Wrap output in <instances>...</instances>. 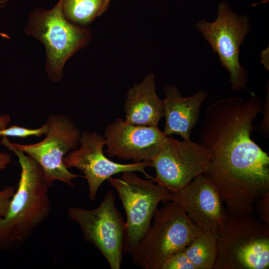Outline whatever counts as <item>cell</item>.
<instances>
[{
  "label": "cell",
  "instance_id": "6da1fadb",
  "mask_svg": "<svg viewBox=\"0 0 269 269\" xmlns=\"http://www.w3.org/2000/svg\"><path fill=\"white\" fill-rule=\"evenodd\" d=\"M263 99L255 94L217 100L206 109L199 143L212 155L204 174L213 183H242L269 176V156L251 138L262 112Z\"/></svg>",
  "mask_w": 269,
  "mask_h": 269
},
{
  "label": "cell",
  "instance_id": "7a4b0ae2",
  "mask_svg": "<svg viewBox=\"0 0 269 269\" xmlns=\"http://www.w3.org/2000/svg\"><path fill=\"white\" fill-rule=\"evenodd\" d=\"M1 143L17 156L21 168L18 186L8 211L0 216V249L18 248L49 216L51 204L49 187L39 164L30 156L14 148L3 137Z\"/></svg>",
  "mask_w": 269,
  "mask_h": 269
},
{
  "label": "cell",
  "instance_id": "3957f363",
  "mask_svg": "<svg viewBox=\"0 0 269 269\" xmlns=\"http://www.w3.org/2000/svg\"><path fill=\"white\" fill-rule=\"evenodd\" d=\"M62 0H59L50 9L37 7L29 14L24 27L25 33L44 45L45 71L53 81L63 78L66 62L79 50L84 48L91 38V30L69 21L62 10Z\"/></svg>",
  "mask_w": 269,
  "mask_h": 269
},
{
  "label": "cell",
  "instance_id": "277c9868",
  "mask_svg": "<svg viewBox=\"0 0 269 269\" xmlns=\"http://www.w3.org/2000/svg\"><path fill=\"white\" fill-rule=\"evenodd\" d=\"M217 236L213 269L269 268V226L253 215L229 213Z\"/></svg>",
  "mask_w": 269,
  "mask_h": 269
},
{
  "label": "cell",
  "instance_id": "5b68a950",
  "mask_svg": "<svg viewBox=\"0 0 269 269\" xmlns=\"http://www.w3.org/2000/svg\"><path fill=\"white\" fill-rule=\"evenodd\" d=\"M152 220L131 254L134 264L144 269H160L168 257L184 250L203 232L172 201L157 208Z\"/></svg>",
  "mask_w": 269,
  "mask_h": 269
},
{
  "label": "cell",
  "instance_id": "8992f818",
  "mask_svg": "<svg viewBox=\"0 0 269 269\" xmlns=\"http://www.w3.org/2000/svg\"><path fill=\"white\" fill-rule=\"evenodd\" d=\"M251 27L249 17L236 13L227 1L219 2L217 17L213 21L203 18L195 28L217 54L221 66L229 73L232 91L247 89L248 74L240 61V48Z\"/></svg>",
  "mask_w": 269,
  "mask_h": 269
},
{
  "label": "cell",
  "instance_id": "52a82bcc",
  "mask_svg": "<svg viewBox=\"0 0 269 269\" xmlns=\"http://www.w3.org/2000/svg\"><path fill=\"white\" fill-rule=\"evenodd\" d=\"M107 180L117 192L126 214L123 253L131 255L150 227L158 204L165 202L168 189L153 179L141 178L134 171Z\"/></svg>",
  "mask_w": 269,
  "mask_h": 269
},
{
  "label": "cell",
  "instance_id": "ba28073f",
  "mask_svg": "<svg viewBox=\"0 0 269 269\" xmlns=\"http://www.w3.org/2000/svg\"><path fill=\"white\" fill-rule=\"evenodd\" d=\"M116 197L110 189L94 209H68L69 218L79 225L85 240L96 247L111 269L121 268L126 236V222L116 207Z\"/></svg>",
  "mask_w": 269,
  "mask_h": 269
},
{
  "label": "cell",
  "instance_id": "9c48e42d",
  "mask_svg": "<svg viewBox=\"0 0 269 269\" xmlns=\"http://www.w3.org/2000/svg\"><path fill=\"white\" fill-rule=\"evenodd\" d=\"M48 131L41 141L31 144L6 142L15 149L21 150L32 157L40 166L44 180L50 188L55 180L70 187L73 180L80 176L70 172L63 163L67 152L77 149L80 143L81 131L68 116L50 115L47 120Z\"/></svg>",
  "mask_w": 269,
  "mask_h": 269
},
{
  "label": "cell",
  "instance_id": "30bf717a",
  "mask_svg": "<svg viewBox=\"0 0 269 269\" xmlns=\"http://www.w3.org/2000/svg\"><path fill=\"white\" fill-rule=\"evenodd\" d=\"M211 159L209 151L200 143L191 139L178 140L167 135L151 161L156 172L155 181L168 190L180 189L205 174Z\"/></svg>",
  "mask_w": 269,
  "mask_h": 269
},
{
  "label": "cell",
  "instance_id": "8fae6325",
  "mask_svg": "<svg viewBox=\"0 0 269 269\" xmlns=\"http://www.w3.org/2000/svg\"><path fill=\"white\" fill-rule=\"evenodd\" d=\"M79 147L69 152L63 158V163L68 168L74 167L84 174L89 187V197L93 201L101 184L112 176L124 172L137 171L142 173L146 178H154L145 171L151 167V162L143 161L123 164L114 162L104 153L105 145L104 135L95 132L84 131L81 134Z\"/></svg>",
  "mask_w": 269,
  "mask_h": 269
},
{
  "label": "cell",
  "instance_id": "7c38bea8",
  "mask_svg": "<svg viewBox=\"0 0 269 269\" xmlns=\"http://www.w3.org/2000/svg\"><path fill=\"white\" fill-rule=\"evenodd\" d=\"M169 201L180 206L203 232L217 234L229 214L214 185L204 174L182 188L168 189L165 202Z\"/></svg>",
  "mask_w": 269,
  "mask_h": 269
},
{
  "label": "cell",
  "instance_id": "4fadbf2b",
  "mask_svg": "<svg viewBox=\"0 0 269 269\" xmlns=\"http://www.w3.org/2000/svg\"><path fill=\"white\" fill-rule=\"evenodd\" d=\"M104 136L109 156L139 162H151L167 135L158 126L134 125L118 118L106 126Z\"/></svg>",
  "mask_w": 269,
  "mask_h": 269
},
{
  "label": "cell",
  "instance_id": "5bb4252c",
  "mask_svg": "<svg viewBox=\"0 0 269 269\" xmlns=\"http://www.w3.org/2000/svg\"><path fill=\"white\" fill-rule=\"evenodd\" d=\"M163 91L164 133L166 135L175 134L184 140L190 139L191 131L198 122L201 105L208 97V92L200 89L192 96L183 97L175 85H166Z\"/></svg>",
  "mask_w": 269,
  "mask_h": 269
},
{
  "label": "cell",
  "instance_id": "9a60e30c",
  "mask_svg": "<svg viewBox=\"0 0 269 269\" xmlns=\"http://www.w3.org/2000/svg\"><path fill=\"white\" fill-rule=\"evenodd\" d=\"M124 104L126 122L144 126H158L163 116L162 100L157 95L155 75H146L127 92Z\"/></svg>",
  "mask_w": 269,
  "mask_h": 269
},
{
  "label": "cell",
  "instance_id": "2e32d148",
  "mask_svg": "<svg viewBox=\"0 0 269 269\" xmlns=\"http://www.w3.org/2000/svg\"><path fill=\"white\" fill-rule=\"evenodd\" d=\"M217 234L203 232L184 250L195 269H213L218 255Z\"/></svg>",
  "mask_w": 269,
  "mask_h": 269
},
{
  "label": "cell",
  "instance_id": "e0dca14e",
  "mask_svg": "<svg viewBox=\"0 0 269 269\" xmlns=\"http://www.w3.org/2000/svg\"><path fill=\"white\" fill-rule=\"evenodd\" d=\"M106 0H63L62 10L70 22L88 26L105 11Z\"/></svg>",
  "mask_w": 269,
  "mask_h": 269
},
{
  "label": "cell",
  "instance_id": "ac0fdd59",
  "mask_svg": "<svg viewBox=\"0 0 269 269\" xmlns=\"http://www.w3.org/2000/svg\"><path fill=\"white\" fill-rule=\"evenodd\" d=\"M6 119L0 117V136H15L25 138L29 136H40L45 134L48 131V125L46 123L41 127L35 129H30L22 127L12 126L7 128Z\"/></svg>",
  "mask_w": 269,
  "mask_h": 269
},
{
  "label": "cell",
  "instance_id": "d6986e66",
  "mask_svg": "<svg viewBox=\"0 0 269 269\" xmlns=\"http://www.w3.org/2000/svg\"><path fill=\"white\" fill-rule=\"evenodd\" d=\"M160 269H195L184 250L176 252L168 257Z\"/></svg>",
  "mask_w": 269,
  "mask_h": 269
},
{
  "label": "cell",
  "instance_id": "ffe728a7",
  "mask_svg": "<svg viewBox=\"0 0 269 269\" xmlns=\"http://www.w3.org/2000/svg\"><path fill=\"white\" fill-rule=\"evenodd\" d=\"M255 211L257 213L259 220L269 226V191L265 192L256 201Z\"/></svg>",
  "mask_w": 269,
  "mask_h": 269
},
{
  "label": "cell",
  "instance_id": "44dd1931",
  "mask_svg": "<svg viewBox=\"0 0 269 269\" xmlns=\"http://www.w3.org/2000/svg\"><path fill=\"white\" fill-rule=\"evenodd\" d=\"M16 189L15 186H7L0 191V216L4 217L7 214L11 199Z\"/></svg>",
  "mask_w": 269,
  "mask_h": 269
},
{
  "label": "cell",
  "instance_id": "7402d4cb",
  "mask_svg": "<svg viewBox=\"0 0 269 269\" xmlns=\"http://www.w3.org/2000/svg\"><path fill=\"white\" fill-rule=\"evenodd\" d=\"M269 87L268 86V91L266 96V98L264 101L262 112L263 113L264 118L260 124V130L262 133L269 135Z\"/></svg>",
  "mask_w": 269,
  "mask_h": 269
},
{
  "label": "cell",
  "instance_id": "603a6c76",
  "mask_svg": "<svg viewBox=\"0 0 269 269\" xmlns=\"http://www.w3.org/2000/svg\"><path fill=\"white\" fill-rule=\"evenodd\" d=\"M10 161L11 156L8 153L0 152V171L5 169Z\"/></svg>",
  "mask_w": 269,
  "mask_h": 269
},
{
  "label": "cell",
  "instance_id": "cb8c5ba5",
  "mask_svg": "<svg viewBox=\"0 0 269 269\" xmlns=\"http://www.w3.org/2000/svg\"><path fill=\"white\" fill-rule=\"evenodd\" d=\"M10 0H0V8L5 6Z\"/></svg>",
  "mask_w": 269,
  "mask_h": 269
},
{
  "label": "cell",
  "instance_id": "d4e9b609",
  "mask_svg": "<svg viewBox=\"0 0 269 269\" xmlns=\"http://www.w3.org/2000/svg\"><path fill=\"white\" fill-rule=\"evenodd\" d=\"M110 0H106V2H105V11H106L109 6V4H110Z\"/></svg>",
  "mask_w": 269,
  "mask_h": 269
}]
</instances>
